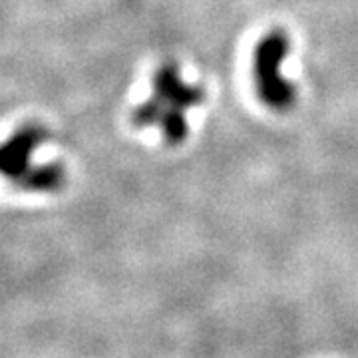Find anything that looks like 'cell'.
I'll return each mask as SVG.
<instances>
[{
    "mask_svg": "<svg viewBox=\"0 0 358 358\" xmlns=\"http://www.w3.org/2000/svg\"><path fill=\"white\" fill-rule=\"evenodd\" d=\"M66 181V169L60 164L34 166L22 179L20 187L30 192H58Z\"/></svg>",
    "mask_w": 358,
    "mask_h": 358,
    "instance_id": "277c9868",
    "label": "cell"
},
{
    "mask_svg": "<svg viewBox=\"0 0 358 358\" xmlns=\"http://www.w3.org/2000/svg\"><path fill=\"white\" fill-rule=\"evenodd\" d=\"M48 134L38 124H26L14 134L10 140L0 143V176L22 183V179L32 169L30 157L32 152L42 141H46Z\"/></svg>",
    "mask_w": 358,
    "mask_h": 358,
    "instance_id": "3957f363",
    "label": "cell"
},
{
    "mask_svg": "<svg viewBox=\"0 0 358 358\" xmlns=\"http://www.w3.org/2000/svg\"><path fill=\"white\" fill-rule=\"evenodd\" d=\"M291 40L281 30L263 36L253 54V78L259 98L275 112H287L296 102V88L282 74V64L289 58Z\"/></svg>",
    "mask_w": 358,
    "mask_h": 358,
    "instance_id": "7a4b0ae2",
    "label": "cell"
},
{
    "mask_svg": "<svg viewBox=\"0 0 358 358\" xmlns=\"http://www.w3.org/2000/svg\"><path fill=\"white\" fill-rule=\"evenodd\" d=\"M203 98V90L187 84L178 66L166 64L155 72L152 96L134 110L131 120L140 128H157L167 143L178 145L189 134L187 112Z\"/></svg>",
    "mask_w": 358,
    "mask_h": 358,
    "instance_id": "6da1fadb",
    "label": "cell"
}]
</instances>
